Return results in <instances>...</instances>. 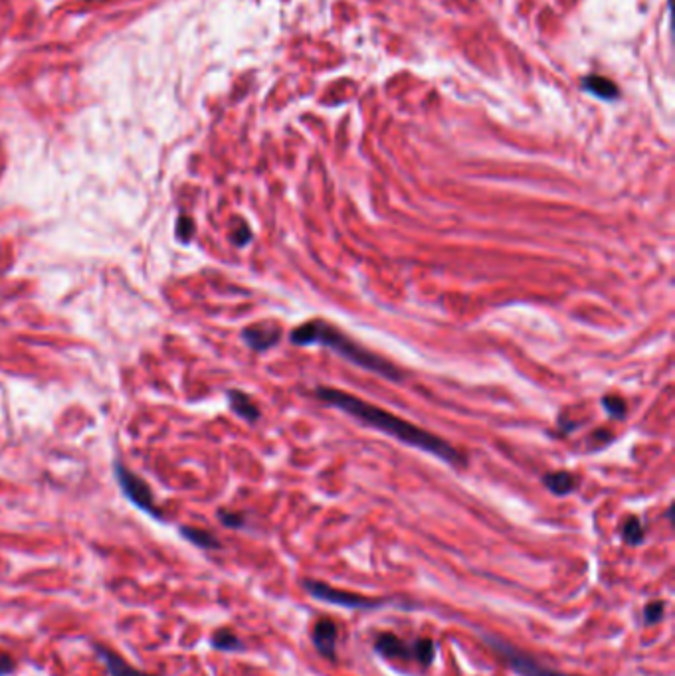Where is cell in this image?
Wrapping results in <instances>:
<instances>
[{"label":"cell","mask_w":675,"mask_h":676,"mask_svg":"<svg viewBox=\"0 0 675 676\" xmlns=\"http://www.w3.org/2000/svg\"><path fill=\"white\" fill-rule=\"evenodd\" d=\"M315 396L321 399L323 404H327V406H331V408L341 409L345 414L353 416L357 421L364 423V425L378 429V431H384L386 435L398 439V441H402V443L410 445V447L420 449V451H426V453H430L434 457L442 459L448 465H454V467H465V465H467L465 455H462L454 445H450V443L443 441L442 437H436L430 431L418 428V425H414V423L406 421V419H400L398 416L386 411V409L371 406V404H366L364 399L354 398V396L347 394V392H341V390L335 388H325V386L315 390Z\"/></svg>","instance_id":"1"},{"label":"cell","mask_w":675,"mask_h":676,"mask_svg":"<svg viewBox=\"0 0 675 676\" xmlns=\"http://www.w3.org/2000/svg\"><path fill=\"white\" fill-rule=\"evenodd\" d=\"M289 338H292L293 344H297V346L319 344V346H325V349H331L339 356H343L345 360L353 362L354 366H361V368L369 370V372H374V374H378L384 380H390V382H402L404 380V374L394 366L393 362H388L383 356H378V354L366 350L361 344H357L353 338L347 337L337 327H333L331 322H325V320H319V318L307 320L305 325L292 330Z\"/></svg>","instance_id":"2"},{"label":"cell","mask_w":675,"mask_h":676,"mask_svg":"<svg viewBox=\"0 0 675 676\" xmlns=\"http://www.w3.org/2000/svg\"><path fill=\"white\" fill-rule=\"evenodd\" d=\"M484 641L494 648L495 653H499V655L503 656L505 663L511 666L519 676H575L565 675V672H558V670H553V668H546V666L539 665V660H534L533 656L523 653V651L517 648V646L505 643L499 636L484 635Z\"/></svg>","instance_id":"3"},{"label":"cell","mask_w":675,"mask_h":676,"mask_svg":"<svg viewBox=\"0 0 675 676\" xmlns=\"http://www.w3.org/2000/svg\"><path fill=\"white\" fill-rule=\"evenodd\" d=\"M303 586H305V589H307L315 599L325 601V603H331V605L347 607V609H376V607L386 603L384 599H371V597L359 596V593L335 589V587L321 584V581H309V579H307V581H303Z\"/></svg>","instance_id":"4"},{"label":"cell","mask_w":675,"mask_h":676,"mask_svg":"<svg viewBox=\"0 0 675 676\" xmlns=\"http://www.w3.org/2000/svg\"><path fill=\"white\" fill-rule=\"evenodd\" d=\"M115 477H117V483H119V487H121L123 495L129 498L135 507L141 508L143 512H147V514H151V517L161 518L159 510L155 507L151 488H149V485H147L143 478L137 477L131 471H127V469L119 465V463L115 465Z\"/></svg>","instance_id":"5"},{"label":"cell","mask_w":675,"mask_h":676,"mask_svg":"<svg viewBox=\"0 0 675 676\" xmlns=\"http://www.w3.org/2000/svg\"><path fill=\"white\" fill-rule=\"evenodd\" d=\"M242 338L250 349L263 352V350H270L280 342L282 328L277 327L275 322H260V325L246 328L242 332Z\"/></svg>","instance_id":"6"},{"label":"cell","mask_w":675,"mask_h":676,"mask_svg":"<svg viewBox=\"0 0 675 676\" xmlns=\"http://www.w3.org/2000/svg\"><path fill=\"white\" fill-rule=\"evenodd\" d=\"M313 645L315 648L321 653L325 658H329V660H337V639H339V629H337V623L329 619V617H325V619H319L315 627H313Z\"/></svg>","instance_id":"7"},{"label":"cell","mask_w":675,"mask_h":676,"mask_svg":"<svg viewBox=\"0 0 675 676\" xmlns=\"http://www.w3.org/2000/svg\"><path fill=\"white\" fill-rule=\"evenodd\" d=\"M374 651L388 660H410L412 646L406 645L402 639L394 633H378L374 636Z\"/></svg>","instance_id":"8"},{"label":"cell","mask_w":675,"mask_h":676,"mask_svg":"<svg viewBox=\"0 0 675 676\" xmlns=\"http://www.w3.org/2000/svg\"><path fill=\"white\" fill-rule=\"evenodd\" d=\"M95 653H97L101 663L105 665V668H107V672H109L111 676H151L145 675L141 670H137V668H133V666L129 665V663H125L117 653H113V651L105 648V646L95 645Z\"/></svg>","instance_id":"9"},{"label":"cell","mask_w":675,"mask_h":676,"mask_svg":"<svg viewBox=\"0 0 675 676\" xmlns=\"http://www.w3.org/2000/svg\"><path fill=\"white\" fill-rule=\"evenodd\" d=\"M583 90L602 101H616L620 97V87L614 81L608 80L604 76H595V73L586 76L583 80Z\"/></svg>","instance_id":"10"},{"label":"cell","mask_w":675,"mask_h":676,"mask_svg":"<svg viewBox=\"0 0 675 676\" xmlns=\"http://www.w3.org/2000/svg\"><path fill=\"white\" fill-rule=\"evenodd\" d=\"M543 485L556 497H566L576 488V478L568 471H554L544 475Z\"/></svg>","instance_id":"11"},{"label":"cell","mask_w":675,"mask_h":676,"mask_svg":"<svg viewBox=\"0 0 675 676\" xmlns=\"http://www.w3.org/2000/svg\"><path fill=\"white\" fill-rule=\"evenodd\" d=\"M228 399H230V408L240 416V418L248 419V421H258L260 419V408L252 402V398H248L244 392L232 390L228 392Z\"/></svg>","instance_id":"12"},{"label":"cell","mask_w":675,"mask_h":676,"mask_svg":"<svg viewBox=\"0 0 675 676\" xmlns=\"http://www.w3.org/2000/svg\"><path fill=\"white\" fill-rule=\"evenodd\" d=\"M181 534L189 542H192L194 546L202 548V550H218L220 548V542H218V538L210 534V532H206V530H201V528H181Z\"/></svg>","instance_id":"13"},{"label":"cell","mask_w":675,"mask_h":676,"mask_svg":"<svg viewBox=\"0 0 675 676\" xmlns=\"http://www.w3.org/2000/svg\"><path fill=\"white\" fill-rule=\"evenodd\" d=\"M622 540L628 546H640L644 542V526L638 517L626 518L624 526H622Z\"/></svg>","instance_id":"14"},{"label":"cell","mask_w":675,"mask_h":676,"mask_svg":"<svg viewBox=\"0 0 675 676\" xmlns=\"http://www.w3.org/2000/svg\"><path fill=\"white\" fill-rule=\"evenodd\" d=\"M412 658H416L420 665L430 666L434 663V658H436V643L428 636L418 639L412 646Z\"/></svg>","instance_id":"15"},{"label":"cell","mask_w":675,"mask_h":676,"mask_svg":"<svg viewBox=\"0 0 675 676\" xmlns=\"http://www.w3.org/2000/svg\"><path fill=\"white\" fill-rule=\"evenodd\" d=\"M212 646L218 648V651H240L242 648V641L234 635L232 631H226L222 629L216 635L212 636Z\"/></svg>","instance_id":"16"},{"label":"cell","mask_w":675,"mask_h":676,"mask_svg":"<svg viewBox=\"0 0 675 676\" xmlns=\"http://www.w3.org/2000/svg\"><path fill=\"white\" fill-rule=\"evenodd\" d=\"M602 408L604 411L614 419H622L626 416V402L618 396H604L602 398Z\"/></svg>","instance_id":"17"},{"label":"cell","mask_w":675,"mask_h":676,"mask_svg":"<svg viewBox=\"0 0 675 676\" xmlns=\"http://www.w3.org/2000/svg\"><path fill=\"white\" fill-rule=\"evenodd\" d=\"M664 611H665L664 601H652V603H647L644 609L645 625H655V623H659V621H662V617H664Z\"/></svg>","instance_id":"18"},{"label":"cell","mask_w":675,"mask_h":676,"mask_svg":"<svg viewBox=\"0 0 675 676\" xmlns=\"http://www.w3.org/2000/svg\"><path fill=\"white\" fill-rule=\"evenodd\" d=\"M192 234H194V224H192L191 218H186V216H181L179 218V224H177V236L181 241H189L192 238Z\"/></svg>","instance_id":"19"},{"label":"cell","mask_w":675,"mask_h":676,"mask_svg":"<svg viewBox=\"0 0 675 676\" xmlns=\"http://www.w3.org/2000/svg\"><path fill=\"white\" fill-rule=\"evenodd\" d=\"M218 518H220L222 524L228 528H242L244 522H246L242 514H238V512H226V510H220Z\"/></svg>","instance_id":"20"},{"label":"cell","mask_w":675,"mask_h":676,"mask_svg":"<svg viewBox=\"0 0 675 676\" xmlns=\"http://www.w3.org/2000/svg\"><path fill=\"white\" fill-rule=\"evenodd\" d=\"M16 670V663L11 655L0 653V676H8Z\"/></svg>","instance_id":"21"},{"label":"cell","mask_w":675,"mask_h":676,"mask_svg":"<svg viewBox=\"0 0 675 676\" xmlns=\"http://www.w3.org/2000/svg\"><path fill=\"white\" fill-rule=\"evenodd\" d=\"M250 239H252V231H250L248 226H242V228H238L236 231H234L232 241L236 243V246H246Z\"/></svg>","instance_id":"22"}]
</instances>
